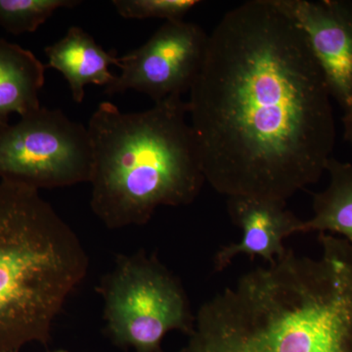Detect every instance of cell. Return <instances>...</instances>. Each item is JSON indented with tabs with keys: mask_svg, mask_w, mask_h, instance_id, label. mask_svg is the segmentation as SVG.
Segmentation results:
<instances>
[{
	"mask_svg": "<svg viewBox=\"0 0 352 352\" xmlns=\"http://www.w3.org/2000/svg\"><path fill=\"white\" fill-rule=\"evenodd\" d=\"M342 124H344V138L347 142L352 144V115L349 120L342 122Z\"/></svg>",
	"mask_w": 352,
	"mask_h": 352,
	"instance_id": "cell-15",
	"label": "cell"
},
{
	"mask_svg": "<svg viewBox=\"0 0 352 352\" xmlns=\"http://www.w3.org/2000/svg\"><path fill=\"white\" fill-rule=\"evenodd\" d=\"M92 147L87 127L59 109L38 110L0 127V179L30 188L89 182Z\"/></svg>",
	"mask_w": 352,
	"mask_h": 352,
	"instance_id": "cell-6",
	"label": "cell"
},
{
	"mask_svg": "<svg viewBox=\"0 0 352 352\" xmlns=\"http://www.w3.org/2000/svg\"><path fill=\"white\" fill-rule=\"evenodd\" d=\"M189 94L204 176L217 193L287 201L326 173L332 96L305 34L275 0L222 16Z\"/></svg>",
	"mask_w": 352,
	"mask_h": 352,
	"instance_id": "cell-1",
	"label": "cell"
},
{
	"mask_svg": "<svg viewBox=\"0 0 352 352\" xmlns=\"http://www.w3.org/2000/svg\"><path fill=\"white\" fill-rule=\"evenodd\" d=\"M113 7L124 19L182 21L201 4L198 0H113Z\"/></svg>",
	"mask_w": 352,
	"mask_h": 352,
	"instance_id": "cell-14",
	"label": "cell"
},
{
	"mask_svg": "<svg viewBox=\"0 0 352 352\" xmlns=\"http://www.w3.org/2000/svg\"><path fill=\"white\" fill-rule=\"evenodd\" d=\"M203 303L178 352H352V242L319 234Z\"/></svg>",
	"mask_w": 352,
	"mask_h": 352,
	"instance_id": "cell-2",
	"label": "cell"
},
{
	"mask_svg": "<svg viewBox=\"0 0 352 352\" xmlns=\"http://www.w3.org/2000/svg\"><path fill=\"white\" fill-rule=\"evenodd\" d=\"M80 3L76 0H0V27L15 36L34 32L59 9Z\"/></svg>",
	"mask_w": 352,
	"mask_h": 352,
	"instance_id": "cell-13",
	"label": "cell"
},
{
	"mask_svg": "<svg viewBox=\"0 0 352 352\" xmlns=\"http://www.w3.org/2000/svg\"><path fill=\"white\" fill-rule=\"evenodd\" d=\"M208 34L186 21L164 22L140 47L118 58L120 74L105 94L135 90L153 101L189 92L200 71Z\"/></svg>",
	"mask_w": 352,
	"mask_h": 352,
	"instance_id": "cell-7",
	"label": "cell"
},
{
	"mask_svg": "<svg viewBox=\"0 0 352 352\" xmlns=\"http://www.w3.org/2000/svg\"><path fill=\"white\" fill-rule=\"evenodd\" d=\"M52 352H68V351H52Z\"/></svg>",
	"mask_w": 352,
	"mask_h": 352,
	"instance_id": "cell-16",
	"label": "cell"
},
{
	"mask_svg": "<svg viewBox=\"0 0 352 352\" xmlns=\"http://www.w3.org/2000/svg\"><path fill=\"white\" fill-rule=\"evenodd\" d=\"M182 95L142 112L99 104L88 122L92 212L109 229L145 226L162 206L196 200L206 183Z\"/></svg>",
	"mask_w": 352,
	"mask_h": 352,
	"instance_id": "cell-3",
	"label": "cell"
},
{
	"mask_svg": "<svg viewBox=\"0 0 352 352\" xmlns=\"http://www.w3.org/2000/svg\"><path fill=\"white\" fill-rule=\"evenodd\" d=\"M328 186L314 194V215L303 220L302 233L339 234L352 242V164L332 157L326 166Z\"/></svg>",
	"mask_w": 352,
	"mask_h": 352,
	"instance_id": "cell-12",
	"label": "cell"
},
{
	"mask_svg": "<svg viewBox=\"0 0 352 352\" xmlns=\"http://www.w3.org/2000/svg\"><path fill=\"white\" fill-rule=\"evenodd\" d=\"M48 58L46 68L57 69L68 82L74 101L82 104L89 85L106 88L116 76L111 65H118L117 52L107 51L80 27L69 28L64 38L44 50Z\"/></svg>",
	"mask_w": 352,
	"mask_h": 352,
	"instance_id": "cell-10",
	"label": "cell"
},
{
	"mask_svg": "<svg viewBox=\"0 0 352 352\" xmlns=\"http://www.w3.org/2000/svg\"><path fill=\"white\" fill-rule=\"evenodd\" d=\"M45 69L32 51L0 38V127L12 113L23 117L41 107Z\"/></svg>",
	"mask_w": 352,
	"mask_h": 352,
	"instance_id": "cell-11",
	"label": "cell"
},
{
	"mask_svg": "<svg viewBox=\"0 0 352 352\" xmlns=\"http://www.w3.org/2000/svg\"><path fill=\"white\" fill-rule=\"evenodd\" d=\"M106 330L113 344L135 352H164L166 333L189 336L195 316L177 277L156 256L120 254L98 286Z\"/></svg>",
	"mask_w": 352,
	"mask_h": 352,
	"instance_id": "cell-5",
	"label": "cell"
},
{
	"mask_svg": "<svg viewBox=\"0 0 352 352\" xmlns=\"http://www.w3.org/2000/svg\"><path fill=\"white\" fill-rule=\"evenodd\" d=\"M227 212L242 231L239 242L224 245L215 254V271L226 270L240 254L274 263L283 256L284 240L302 233L303 220L286 207V201L254 196L227 197Z\"/></svg>",
	"mask_w": 352,
	"mask_h": 352,
	"instance_id": "cell-9",
	"label": "cell"
},
{
	"mask_svg": "<svg viewBox=\"0 0 352 352\" xmlns=\"http://www.w3.org/2000/svg\"><path fill=\"white\" fill-rule=\"evenodd\" d=\"M305 34L331 96L352 115V1L275 0Z\"/></svg>",
	"mask_w": 352,
	"mask_h": 352,
	"instance_id": "cell-8",
	"label": "cell"
},
{
	"mask_svg": "<svg viewBox=\"0 0 352 352\" xmlns=\"http://www.w3.org/2000/svg\"><path fill=\"white\" fill-rule=\"evenodd\" d=\"M87 270L78 235L38 190L0 182V352L47 346Z\"/></svg>",
	"mask_w": 352,
	"mask_h": 352,
	"instance_id": "cell-4",
	"label": "cell"
}]
</instances>
